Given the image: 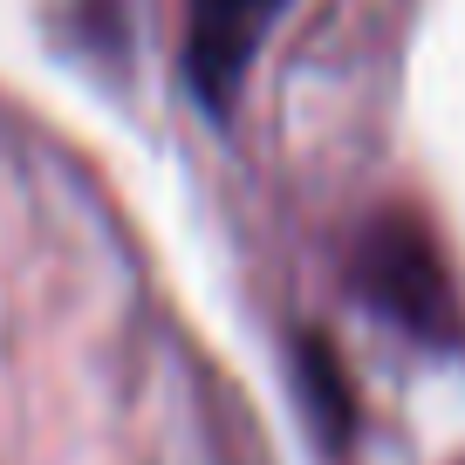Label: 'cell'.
Returning <instances> with one entry per match:
<instances>
[{
    "instance_id": "6da1fadb",
    "label": "cell",
    "mask_w": 465,
    "mask_h": 465,
    "mask_svg": "<svg viewBox=\"0 0 465 465\" xmlns=\"http://www.w3.org/2000/svg\"><path fill=\"white\" fill-rule=\"evenodd\" d=\"M274 15L281 0H192L185 7V89L199 96L205 116H219V124L232 116Z\"/></svg>"
},
{
    "instance_id": "7a4b0ae2",
    "label": "cell",
    "mask_w": 465,
    "mask_h": 465,
    "mask_svg": "<svg viewBox=\"0 0 465 465\" xmlns=\"http://www.w3.org/2000/svg\"><path fill=\"white\" fill-rule=\"evenodd\" d=\"M363 288L383 315H397L404 329L438 335L445 329V281H438V261L424 247V232L411 226H377L363 247Z\"/></svg>"
},
{
    "instance_id": "3957f363",
    "label": "cell",
    "mask_w": 465,
    "mask_h": 465,
    "mask_svg": "<svg viewBox=\"0 0 465 465\" xmlns=\"http://www.w3.org/2000/svg\"><path fill=\"white\" fill-rule=\"evenodd\" d=\"M302 377H315L308 404H315L322 431H329V438H342V431H349V391H342V377L329 370V349H322V342H302Z\"/></svg>"
}]
</instances>
